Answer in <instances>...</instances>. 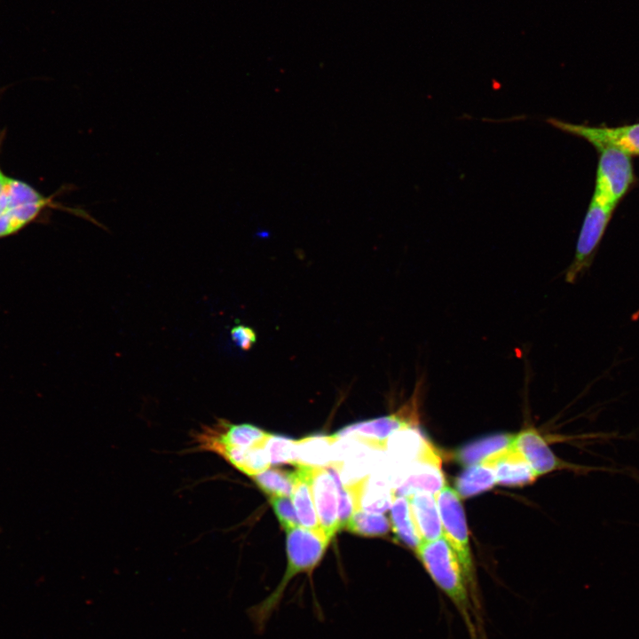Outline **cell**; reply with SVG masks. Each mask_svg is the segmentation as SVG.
Listing matches in <instances>:
<instances>
[{
	"label": "cell",
	"instance_id": "obj_1",
	"mask_svg": "<svg viewBox=\"0 0 639 639\" xmlns=\"http://www.w3.org/2000/svg\"><path fill=\"white\" fill-rule=\"evenodd\" d=\"M415 554L434 583L455 606L470 639H484L481 613L473 604L458 557L445 537L422 542Z\"/></svg>",
	"mask_w": 639,
	"mask_h": 639
},
{
	"label": "cell",
	"instance_id": "obj_2",
	"mask_svg": "<svg viewBox=\"0 0 639 639\" xmlns=\"http://www.w3.org/2000/svg\"><path fill=\"white\" fill-rule=\"evenodd\" d=\"M287 532V567L276 588L262 602L252 606L248 614L258 631L264 629L278 610L291 580L300 573H311L322 559L330 540L322 531L300 525Z\"/></svg>",
	"mask_w": 639,
	"mask_h": 639
},
{
	"label": "cell",
	"instance_id": "obj_3",
	"mask_svg": "<svg viewBox=\"0 0 639 639\" xmlns=\"http://www.w3.org/2000/svg\"><path fill=\"white\" fill-rule=\"evenodd\" d=\"M435 496L440 514L443 536L458 557L473 604L481 613L466 517L460 496L455 490L446 485Z\"/></svg>",
	"mask_w": 639,
	"mask_h": 639
},
{
	"label": "cell",
	"instance_id": "obj_4",
	"mask_svg": "<svg viewBox=\"0 0 639 639\" xmlns=\"http://www.w3.org/2000/svg\"><path fill=\"white\" fill-rule=\"evenodd\" d=\"M596 151L599 157L593 196L616 209L635 182L632 157L612 147Z\"/></svg>",
	"mask_w": 639,
	"mask_h": 639
},
{
	"label": "cell",
	"instance_id": "obj_5",
	"mask_svg": "<svg viewBox=\"0 0 639 639\" xmlns=\"http://www.w3.org/2000/svg\"><path fill=\"white\" fill-rule=\"evenodd\" d=\"M615 208L592 196L578 237L576 251L565 280L573 283L591 265Z\"/></svg>",
	"mask_w": 639,
	"mask_h": 639
},
{
	"label": "cell",
	"instance_id": "obj_6",
	"mask_svg": "<svg viewBox=\"0 0 639 639\" xmlns=\"http://www.w3.org/2000/svg\"><path fill=\"white\" fill-rule=\"evenodd\" d=\"M548 122L564 132L585 139L596 150L612 147L631 157L639 156V122L615 127L577 124L556 118L548 119Z\"/></svg>",
	"mask_w": 639,
	"mask_h": 639
},
{
	"label": "cell",
	"instance_id": "obj_7",
	"mask_svg": "<svg viewBox=\"0 0 639 639\" xmlns=\"http://www.w3.org/2000/svg\"><path fill=\"white\" fill-rule=\"evenodd\" d=\"M441 462V455L434 448L423 457L396 468L392 483L395 496H409L418 492L438 494L446 485Z\"/></svg>",
	"mask_w": 639,
	"mask_h": 639
},
{
	"label": "cell",
	"instance_id": "obj_8",
	"mask_svg": "<svg viewBox=\"0 0 639 639\" xmlns=\"http://www.w3.org/2000/svg\"><path fill=\"white\" fill-rule=\"evenodd\" d=\"M417 399L411 398L400 410L375 419L345 426L333 435L335 438L354 436L376 449L384 450L388 438L396 431L417 423Z\"/></svg>",
	"mask_w": 639,
	"mask_h": 639
},
{
	"label": "cell",
	"instance_id": "obj_9",
	"mask_svg": "<svg viewBox=\"0 0 639 639\" xmlns=\"http://www.w3.org/2000/svg\"><path fill=\"white\" fill-rule=\"evenodd\" d=\"M510 445L522 454L537 477L563 469L582 473L590 471L620 472L619 469L609 467L580 466L562 461L551 451L545 439L533 428L525 429L515 435Z\"/></svg>",
	"mask_w": 639,
	"mask_h": 639
},
{
	"label": "cell",
	"instance_id": "obj_10",
	"mask_svg": "<svg viewBox=\"0 0 639 639\" xmlns=\"http://www.w3.org/2000/svg\"><path fill=\"white\" fill-rule=\"evenodd\" d=\"M312 491L320 529L331 540L340 529L338 518V488L336 471L332 469L313 468Z\"/></svg>",
	"mask_w": 639,
	"mask_h": 639
},
{
	"label": "cell",
	"instance_id": "obj_11",
	"mask_svg": "<svg viewBox=\"0 0 639 639\" xmlns=\"http://www.w3.org/2000/svg\"><path fill=\"white\" fill-rule=\"evenodd\" d=\"M481 462L493 469L497 484L502 485L522 486L532 484L537 477L525 459L511 445Z\"/></svg>",
	"mask_w": 639,
	"mask_h": 639
},
{
	"label": "cell",
	"instance_id": "obj_12",
	"mask_svg": "<svg viewBox=\"0 0 639 639\" xmlns=\"http://www.w3.org/2000/svg\"><path fill=\"white\" fill-rule=\"evenodd\" d=\"M433 448V445L414 425L393 433L388 438L384 450L390 462L399 468L423 457Z\"/></svg>",
	"mask_w": 639,
	"mask_h": 639
},
{
	"label": "cell",
	"instance_id": "obj_13",
	"mask_svg": "<svg viewBox=\"0 0 639 639\" xmlns=\"http://www.w3.org/2000/svg\"><path fill=\"white\" fill-rule=\"evenodd\" d=\"M407 497L413 519L422 542L442 537L443 527L436 496L430 493L418 492Z\"/></svg>",
	"mask_w": 639,
	"mask_h": 639
},
{
	"label": "cell",
	"instance_id": "obj_14",
	"mask_svg": "<svg viewBox=\"0 0 639 639\" xmlns=\"http://www.w3.org/2000/svg\"><path fill=\"white\" fill-rule=\"evenodd\" d=\"M312 467L296 465L291 499L300 526L315 531L320 529L312 491ZM323 532V531H322Z\"/></svg>",
	"mask_w": 639,
	"mask_h": 639
},
{
	"label": "cell",
	"instance_id": "obj_15",
	"mask_svg": "<svg viewBox=\"0 0 639 639\" xmlns=\"http://www.w3.org/2000/svg\"><path fill=\"white\" fill-rule=\"evenodd\" d=\"M351 486L356 493L358 509L383 513L390 508L395 498L390 484L376 473H371Z\"/></svg>",
	"mask_w": 639,
	"mask_h": 639
},
{
	"label": "cell",
	"instance_id": "obj_16",
	"mask_svg": "<svg viewBox=\"0 0 639 639\" xmlns=\"http://www.w3.org/2000/svg\"><path fill=\"white\" fill-rule=\"evenodd\" d=\"M335 440L333 434L313 435L296 440V466L324 468L331 465L332 446Z\"/></svg>",
	"mask_w": 639,
	"mask_h": 639
},
{
	"label": "cell",
	"instance_id": "obj_17",
	"mask_svg": "<svg viewBox=\"0 0 639 639\" xmlns=\"http://www.w3.org/2000/svg\"><path fill=\"white\" fill-rule=\"evenodd\" d=\"M514 436L501 433L483 437L457 449L453 454L454 459L464 466L479 463L491 454L508 447Z\"/></svg>",
	"mask_w": 639,
	"mask_h": 639
},
{
	"label": "cell",
	"instance_id": "obj_18",
	"mask_svg": "<svg viewBox=\"0 0 639 639\" xmlns=\"http://www.w3.org/2000/svg\"><path fill=\"white\" fill-rule=\"evenodd\" d=\"M390 524L397 539L416 552L422 540L413 519L407 496H395L390 506Z\"/></svg>",
	"mask_w": 639,
	"mask_h": 639
},
{
	"label": "cell",
	"instance_id": "obj_19",
	"mask_svg": "<svg viewBox=\"0 0 639 639\" xmlns=\"http://www.w3.org/2000/svg\"><path fill=\"white\" fill-rule=\"evenodd\" d=\"M496 482L493 469L484 462L468 466L455 478V491L462 498H469L491 489Z\"/></svg>",
	"mask_w": 639,
	"mask_h": 639
},
{
	"label": "cell",
	"instance_id": "obj_20",
	"mask_svg": "<svg viewBox=\"0 0 639 639\" xmlns=\"http://www.w3.org/2000/svg\"><path fill=\"white\" fill-rule=\"evenodd\" d=\"M50 202L51 200L45 198L41 201L3 209L0 212V237L17 233L35 219Z\"/></svg>",
	"mask_w": 639,
	"mask_h": 639
},
{
	"label": "cell",
	"instance_id": "obj_21",
	"mask_svg": "<svg viewBox=\"0 0 639 639\" xmlns=\"http://www.w3.org/2000/svg\"><path fill=\"white\" fill-rule=\"evenodd\" d=\"M252 478L268 497H289L292 494L294 471L288 472L280 469H266L253 476Z\"/></svg>",
	"mask_w": 639,
	"mask_h": 639
},
{
	"label": "cell",
	"instance_id": "obj_22",
	"mask_svg": "<svg viewBox=\"0 0 639 639\" xmlns=\"http://www.w3.org/2000/svg\"><path fill=\"white\" fill-rule=\"evenodd\" d=\"M390 523L381 513L357 509L349 519L345 528L363 536H381L390 531Z\"/></svg>",
	"mask_w": 639,
	"mask_h": 639
},
{
	"label": "cell",
	"instance_id": "obj_23",
	"mask_svg": "<svg viewBox=\"0 0 639 639\" xmlns=\"http://www.w3.org/2000/svg\"><path fill=\"white\" fill-rule=\"evenodd\" d=\"M44 199L45 197L29 185L7 177L2 210L18 205L41 201Z\"/></svg>",
	"mask_w": 639,
	"mask_h": 639
},
{
	"label": "cell",
	"instance_id": "obj_24",
	"mask_svg": "<svg viewBox=\"0 0 639 639\" xmlns=\"http://www.w3.org/2000/svg\"><path fill=\"white\" fill-rule=\"evenodd\" d=\"M264 446L271 464L296 463V440L269 433Z\"/></svg>",
	"mask_w": 639,
	"mask_h": 639
},
{
	"label": "cell",
	"instance_id": "obj_25",
	"mask_svg": "<svg viewBox=\"0 0 639 639\" xmlns=\"http://www.w3.org/2000/svg\"><path fill=\"white\" fill-rule=\"evenodd\" d=\"M270 503L280 525L288 531L299 525L293 501L287 496L269 497Z\"/></svg>",
	"mask_w": 639,
	"mask_h": 639
},
{
	"label": "cell",
	"instance_id": "obj_26",
	"mask_svg": "<svg viewBox=\"0 0 639 639\" xmlns=\"http://www.w3.org/2000/svg\"><path fill=\"white\" fill-rule=\"evenodd\" d=\"M230 334L233 342L242 351H248L256 341V332L245 325L233 327Z\"/></svg>",
	"mask_w": 639,
	"mask_h": 639
},
{
	"label": "cell",
	"instance_id": "obj_27",
	"mask_svg": "<svg viewBox=\"0 0 639 639\" xmlns=\"http://www.w3.org/2000/svg\"><path fill=\"white\" fill-rule=\"evenodd\" d=\"M6 179H7V176H5L0 169V212L2 211L3 195H4Z\"/></svg>",
	"mask_w": 639,
	"mask_h": 639
}]
</instances>
